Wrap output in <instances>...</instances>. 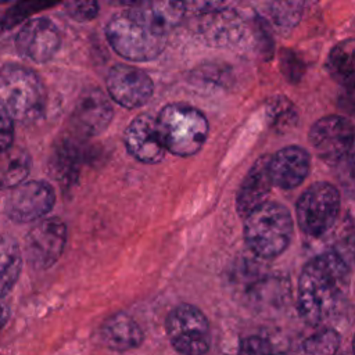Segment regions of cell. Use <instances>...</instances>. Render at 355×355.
<instances>
[{
	"instance_id": "obj_13",
	"label": "cell",
	"mask_w": 355,
	"mask_h": 355,
	"mask_svg": "<svg viewBox=\"0 0 355 355\" xmlns=\"http://www.w3.org/2000/svg\"><path fill=\"white\" fill-rule=\"evenodd\" d=\"M200 33L205 43L212 47L233 49L243 46L251 36L245 18L236 10H214L204 15Z\"/></svg>"
},
{
	"instance_id": "obj_21",
	"label": "cell",
	"mask_w": 355,
	"mask_h": 355,
	"mask_svg": "<svg viewBox=\"0 0 355 355\" xmlns=\"http://www.w3.org/2000/svg\"><path fill=\"white\" fill-rule=\"evenodd\" d=\"M326 68L333 79L352 86L354 80V40L347 39L336 44L327 57Z\"/></svg>"
},
{
	"instance_id": "obj_12",
	"label": "cell",
	"mask_w": 355,
	"mask_h": 355,
	"mask_svg": "<svg viewBox=\"0 0 355 355\" xmlns=\"http://www.w3.org/2000/svg\"><path fill=\"white\" fill-rule=\"evenodd\" d=\"M60 46V31L49 18H35L25 22L15 37L19 55L37 64L50 61Z\"/></svg>"
},
{
	"instance_id": "obj_24",
	"label": "cell",
	"mask_w": 355,
	"mask_h": 355,
	"mask_svg": "<svg viewBox=\"0 0 355 355\" xmlns=\"http://www.w3.org/2000/svg\"><path fill=\"white\" fill-rule=\"evenodd\" d=\"M305 0H270V17L282 29L294 28L302 15Z\"/></svg>"
},
{
	"instance_id": "obj_17",
	"label": "cell",
	"mask_w": 355,
	"mask_h": 355,
	"mask_svg": "<svg viewBox=\"0 0 355 355\" xmlns=\"http://www.w3.org/2000/svg\"><path fill=\"white\" fill-rule=\"evenodd\" d=\"M273 182L269 173V155L259 157L243 179L237 197L236 208L241 218L263 204L272 190Z\"/></svg>"
},
{
	"instance_id": "obj_25",
	"label": "cell",
	"mask_w": 355,
	"mask_h": 355,
	"mask_svg": "<svg viewBox=\"0 0 355 355\" xmlns=\"http://www.w3.org/2000/svg\"><path fill=\"white\" fill-rule=\"evenodd\" d=\"M0 172V187H14L24 182L29 172V158L25 153H15L4 159Z\"/></svg>"
},
{
	"instance_id": "obj_19",
	"label": "cell",
	"mask_w": 355,
	"mask_h": 355,
	"mask_svg": "<svg viewBox=\"0 0 355 355\" xmlns=\"http://www.w3.org/2000/svg\"><path fill=\"white\" fill-rule=\"evenodd\" d=\"M143 331L137 322L126 313L111 315L100 327V338L112 351H129L143 341Z\"/></svg>"
},
{
	"instance_id": "obj_1",
	"label": "cell",
	"mask_w": 355,
	"mask_h": 355,
	"mask_svg": "<svg viewBox=\"0 0 355 355\" xmlns=\"http://www.w3.org/2000/svg\"><path fill=\"white\" fill-rule=\"evenodd\" d=\"M349 268L336 251L312 258L298 279V309L313 326L326 323L338 311L345 298Z\"/></svg>"
},
{
	"instance_id": "obj_22",
	"label": "cell",
	"mask_w": 355,
	"mask_h": 355,
	"mask_svg": "<svg viewBox=\"0 0 355 355\" xmlns=\"http://www.w3.org/2000/svg\"><path fill=\"white\" fill-rule=\"evenodd\" d=\"M340 348V336L333 329L318 330L305 338L295 355H337Z\"/></svg>"
},
{
	"instance_id": "obj_30",
	"label": "cell",
	"mask_w": 355,
	"mask_h": 355,
	"mask_svg": "<svg viewBox=\"0 0 355 355\" xmlns=\"http://www.w3.org/2000/svg\"><path fill=\"white\" fill-rule=\"evenodd\" d=\"M280 64H282V71L286 75V79L288 82H298L302 76L304 72V64L302 61L294 54L291 50H283L282 57H280Z\"/></svg>"
},
{
	"instance_id": "obj_14",
	"label": "cell",
	"mask_w": 355,
	"mask_h": 355,
	"mask_svg": "<svg viewBox=\"0 0 355 355\" xmlns=\"http://www.w3.org/2000/svg\"><path fill=\"white\" fill-rule=\"evenodd\" d=\"M123 141L129 154L144 164H157L166 153L157 121L150 114H140L130 121L123 133Z\"/></svg>"
},
{
	"instance_id": "obj_7",
	"label": "cell",
	"mask_w": 355,
	"mask_h": 355,
	"mask_svg": "<svg viewBox=\"0 0 355 355\" xmlns=\"http://www.w3.org/2000/svg\"><path fill=\"white\" fill-rule=\"evenodd\" d=\"M165 329L173 348L182 355H204L211 345V330L205 315L194 305L182 304L166 316Z\"/></svg>"
},
{
	"instance_id": "obj_23",
	"label": "cell",
	"mask_w": 355,
	"mask_h": 355,
	"mask_svg": "<svg viewBox=\"0 0 355 355\" xmlns=\"http://www.w3.org/2000/svg\"><path fill=\"white\" fill-rule=\"evenodd\" d=\"M266 116L269 123L277 132H283L295 125L298 114L290 98L284 96H275L266 103Z\"/></svg>"
},
{
	"instance_id": "obj_5",
	"label": "cell",
	"mask_w": 355,
	"mask_h": 355,
	"mask_svg": "<svg viewBox=\"0 0 355 355\" xmlns=\"http://www.w3.org/2000/svg\"><path fill=\"white\" fill-rule=\"evenodd\" d=\"M155 121L166 151L179 157H190L200 151L209 130L205 115L186 104L165 105Z\"/></svg>"
},
{
	"instance_id": "obj_16",
	"label": "cell",
	"mask_w": 355,
	"mask_h": 355,
	"mask_svg": "<svg viewBox=\"0 0 355 355\" xmlns=\"http://www.w3.org/2000/svg\"><path fill=\"white\" fill-rule=\"evenodd\" d=\"M311 169L309 153L300 146H287L269 155V173L275 186L288 190L300 186Z\"/></svg>"
},
{
	"instance_id": "obj_20",
	"label": "cell",
	"mask_w": 355,
	"mask_h": 355,
	"mask_svg": "<svg viewBox=\"0 0 355 355\" xmlns=\"http://www.w3.org/2000/svg\"><path fill=\"white\" fill-rule=\"evenodd\" d=\"M22 254L17 241L8 236H0V294L8 293L21 272Z\"/></svg>"
},
{
	"instance_id": "obj_26",
	"label": "cell",
	"mask_w": 355,
	"mask_h": 355,
	"mask_svg": "<svg viewBox=\"0 0 355 355\" xmlns=\"http://www.w3.org/2000/svg\"><path fill=\"white\" fill-rule=\"evenodd\" d=\"M239 355H284V349L275 338L254 334L241 340Z\"/></svg>"
},
{
	"instance_id": "obj_2",
	"label": "cell",
	"mask_w": 355,
	"mask_h": 355,
	"mask_svg": "<svg viewBox=\"0 0 355 355\" xmlns=\"http://www.w3.org/2000/svg\"><path fill=\"white\" fill-rule=\"evenodd\" d=\"M168 33L143 4L114 15L105 26L112 50L135 62L155 60L166 46Z\"/></svg>"
},
{
	"instance_id": "obj_27",
	"label": "cell",
	"mask_w": 355,
	"mask_h": 355,
	"mask_svg": "<svg viewBox=\"0 0 355 355\" xmlns=\"http://www.w3.org/2000/svg\"><path fill=\"white\" fill-rule=\"evenodd\" d=\"M58 0H19L1 19L3 29H11L18 22L24 21L32 12L49 7Z\"/></svg>"
},
{
	"instance_id": "obj_32",
	"label": "cell",
	"mask_w": 355,
	"mask_h": 355,
	"mask_svg": "<svg viewBox=\"0 0 355 355\" xmlns=\"http://www.w3.org/2000/svg\"><path fill=\"white\" fill-rule=\"evenodd\" d=\"M7 319H8V305L4 301V295L0 294V330L6 324Z\"/></svg>"
},
{
	"instance_id": "obj_33",
	"label": "cell",
	"mask_w": 355,
	"mask_h": 355,
	"mask_svg": "<svg viewBox=\"0 0 355 355\" xmlns=\"http://www.w3.org/2000/svg\"><path fill=\"white\" fill-rule=\"evenodd\" d=\"M146 0H107L108 4H112V6H121V7H136L141 3H144Z\"/></svg>"
},
{
	"instance_id": "obj_10",
	"label": "cell",
	"mask_w": 355,
	"mask_h": 355,
	"mask_svg": "<svg viewBox=\"0 0 355 355\" xmlns=\"http://www.w3.org/2000/svg\"><path fill=\"white\" fill-rule=\"evenodd\" d=\"M55 201L53 187L42 180L21 182L11 187L6 209L8 216L21 223L33 222L47 215Z\"/></svg>"
},
{
	"instance_id": "obj_8",
	"label": "cell",
	"mask_w": 355,
	"mask_h": 355,
	"mask_svg": "<svg viewBox=\"0 0 355 355\" xmlns=\"http://www.w3.org/2000/svg\"><path fill=\"white\" fill-rule=\"evenodd\" d=\"M308 137L318 157L326 164L337 165L351 157L354 128L341 115H327L318 119L309 129Z\"/></svg>"
},
{
	"instance_id": "obj_6",
	"label": "cell",
	"mask_w": 355,
	"mask_h": 355,
	"mask_svg": "<svg viewBox=\"0 0 355 355\" xmlns=\"http://www.w3.org/2000/svg\"><path fill=\"white\" fill-rule=\"evenodd\" d=\"M340 207L338 190L327 182H318L298 198L297 222L306 236L320 237L334 226Z\"/></svg>"
},
{
	"instance_id": "obj_18",
	"label": "cell",
	"mask_w": 355,
	"mask_h": 355,
	"mask_svg": "<svg viewBox=\"0 0 355 355\" xmlns=\"http://www.w3.org/2000/svg\"><path fill=\"white\" fill-rule=\"evenodd\" d=\"M86 161V150L73 139H62L51 153L49 169L51 176L61 184H72L79 176L82 164Z\"/></svg>"
},
{
	"instance_id": "obj_4",
	"label": "cell",
	"mask_w": 355,
	"mask_h": 355,
	"mask_svg": "<svg viewBox=\"0 0 355 355\" xmlns=\"http://www.w3.org/2000/svg\"><path fill=\"white\" fill-rule=\"evenodd\" d=\"M293 237V219L288 209L273 201H265L244 218V240L259 258L280 255Z\"/></svg>"
},
{
	"instance_id": "obj_3",
	"label": "cell",
	"mask_w": 355,
	"mask_h": 355,
	"mask_svg": "<svg viewBox=\"0 0 355 355\" xmlns=\"http://www.w3.org/2000/svg\"><path fill=\"white\" fill-rule=\"evenodd\" d=\"M46 108V90L36 72L18 64L0 67V110L14 122H33Z\"/></svg>"
},
{
	"instance_id": "obj_29",
	"label": "cell",
	"mask_w": 355,
	"mask_h": 355,
	"mask_svg": "<svg viewBox=\"0 0 355 355\" xmlns=\"http://www.w3.org/2000/svg\"><path fill=\"white\" fill-rule=\"evenodd\" d=\"M180 6L184 17H196V15H205L216 8L225 0H176Z\"/></svg>"
},
{
	"instance_id": "obj_34",
	"label": "cell",
	"mask_w": 355,
	"mask_h": 355,
	"mask_svg": "<svg viewBox=\"0 0 355 355\" xmlns=\"http://www.w3.org/2000/svg\"><path fill=\"white\" fill-rule=\"evenodd\" d=\"M18 0H0V4H6V3H15Z\"/></svg>"
},
{
	"instance_id": "obj_28",
	"label": "cell",
	"mask_w": 355,
	"mask_h": 355,
	"mask_svg": "<svg viewBox=\"0 0 355 355\" xmlns=\"http://www.w3.org/2000/svg\"><path fill=\"white\" fill-rule=\"evenodd\" d=\"M65 10L72 19L89 22L97 17L100 7L97 0H67Z\"/></svg>"
},
{
	"instance_id": "obj_9",
	"label": "cell",
	"mask_w": 355,
	"mask_h": 355,
	"mask_svg": "<svg viewBox=\"0 0 355 355\" xmlns=\"http://www.w3.org/2000/svg\"><path fill=\"white\" fill-rule=\"evenodd\" d=\"M67 243V227L57 218L36 223L25 240V257L35 269H47L61 257Z\"/></svg>"
},
{
	"instance_id": "obj_11",
	"label": "cell",
	"mask_w": 355,
	"mask_h": 355,
	"mask_svg": "<svg viewBox=\"0 0 355 355\" xmlns=\"http://www.w3.org/2000/svg\"><path fill=\"white\" fill-rule=\"evenodd\" d=\"M111 98L125 108H139L144 105L154 93V83L143 69L116 64L105 79Z\"/></svg>"
},
{
	"instance_id": "obj_31",
	"label": "cell",
	"mask_w": 355,
	"mask_h": 355,
	"mask_svg": "<svg viewBox=\"0 0 355 355\" xmlns=\"http://www.w3.org/2000/svg\"><path fill=\"white\" fill-rule=\"evenodd\" d=\"M14 139V121L0 110V153L7 151Z\"/></svg>"
},
{
	"instance_id": "obj_35",
	"label": "cell",
	"mask_w": 355,
	"mask_h": 355,
	"mask_svg": "<svg viewBox=\"0 0 355 355\" xmlns=\"http://www.w3.org/2000/svg\"><path fill=\"white\" fill-rule=\"evenodd\" d=\"M340 355H349V354H340Z\"/></svg>"
},
{
	"instance_id": "obj_15",
	"label": "cell",
	"mask_w": 355,
	"mask_h": 355,
	"mask_svg": "<svg viewBox=\"0 0 355 355\" xmlns=\"http://www.w3.org/2000/svg\"><path fill=\"white\" fill-rule=\"evenodd\" d=\"M112 115L114 110L110 100L103 92L92 89L79 98L72 115V123L78 135L93 137L107 129Z\"/></svg>"
}]
</instances>
